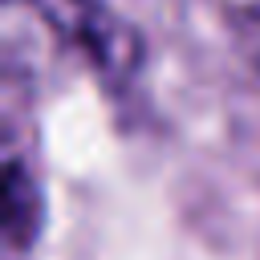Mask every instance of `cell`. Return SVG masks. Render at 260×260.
Here are the masks:
<instances>
[{
    "mask_svg": "<svg viewBox=\"0 0 260 260\" xmlns=\"http://www.w3.org/2000/svg\"><path fill=\"white\" fill-rule=\"evenodd\" d=\"M24 4L37 8L77 49H85L102 69H118V73L134 69V32L122 28L93 0H24Z\"/></svg>",
    "mask_w": 260,
    "mask_h": 260,
    "instance_id": "cell-1",
    "label": "cell"
}]
</instances>
